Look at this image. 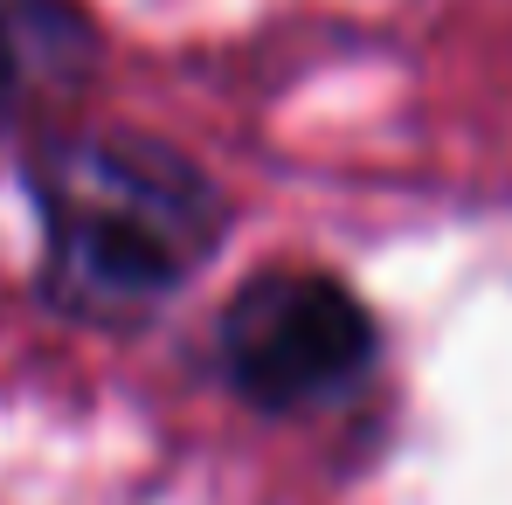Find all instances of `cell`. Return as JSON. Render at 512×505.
I'll list each match as a JSON object with an SVG mask.
<instances>
[{
	"instance_id": "cell-1",
	"label": "cell",
	"mask_w": 512,
	"mask_h": 505,
	"mask_svg": "<svg viewBox=\"0 0 512 505\" xmlns=\"http://www.w3.org/2000/svg\"><path fill=\"white\" fill-rule=\"evenodd\" d=\"M42 298L77 326H146L229 236V201L146 132H49L28 153Z\"/></svg>"
},
{
	"instance_id": "cell-2",
	"label": "cell",
	"mask_w": 512,
	"mask_h": 505,
	"mask_svg": "<svg viewBox=\"0 0 512 505\" xmlns=\"http://www.w3.org/2000/svg\"><path fill=\"white\" fill-rule=\"evenodd\" d=\"M381 360L367 305L326 270H263L222 312V374L263 416L346 402Z\"/></svg>"
},
{
	"instance_id": "cell-3",
	"label": "cell",
	"mask_w": 512,
	"mask_h": 505,
	"mask_svg": "<svg viewBox=\"0 0 512 505\" xmlns=\"http://www.w3.org/2000/svg\"><path fill=\"white\" fill-rule=\"evenodd\" d=\"M97 63L104 49L77 0H0V139L63 111Z\"/></svg>"
}]
</instances>
